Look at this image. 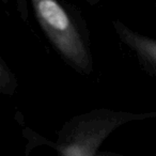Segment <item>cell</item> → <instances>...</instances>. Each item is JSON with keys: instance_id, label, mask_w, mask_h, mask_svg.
Listing matches in <instances>:
<instances>
[{"instance_id": "6da1fadb", "label": "cell", "mask_w": 156, "mask_h": 156, "mask_svg": "<svg viewBox=\"0 0 156 156\" xmlns=\"http://www.w3.org/2000/svg\"><path fill=\"white\" fill-rule=\"evenodd\" d=\"M39 11L45 22L57 30H65L69 25V17L61 7L52 0H43L39 3Z\"/></svg>"}]
</instances>
